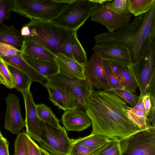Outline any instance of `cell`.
I'll use <instances>...</instances> for the list:
<instances>
[{
	"label": "cell",
	"mask_w": 155,
	"mask_h": 155,
	"mask_svg": "<svg viewBox=\"0 0 155 155\" xmlns=\"http://www.w3.org/2000/svg\"><path fill=\"white\" fill-rule=\"evenodd\" d=\"M73 0H13L12 11L31 20L50 21Z\"/></svg>",
	"instance_id": "3"
},
{
	"label": "cell",
	"mask_w": 155,
	"mask_h": 155,
	"mask_svg": "<svg viewBox=\"0 0 155 155\" xmlns=\"http://www.w3.org/2000/svg\"><path fill=\"white\" fill-rule=\"evenodd\" d=\"M155 4L145 13L142 23L128 48L131 64L138 63L155 42Z\"/></svg>",
	"instance_id": "5"
},
{
	"label": "cell",
	"mask_w": 155,
	"mask_h": 155,
	"mask_svg": "<svg viewBox=\"0 0 155 155\" xmlns=\"http://www.w3.org/2000/svg\"><path fill=\"white\" fill-rule=\"evenodd\" d=\"M28 155H41L40 147L26 133Z\"/></svg>",
	"instance_id": "40"
},
{
	"label": "cell",
	"mask_w": 155,
	"mask_h": 155,
	"mask_svg": "<svg viewBox=\"0 0 155 155\" xmlns=\"http://www.w3.org/2000/svg\"><path fill=\"white\" fill-rule=\"evenodd\" d=\"M155 42L147 54L137 63L127 66L140 92L144 96L148 92L150 81L155 75Z\"/></svg>",
	"instance_id": "9"
},
{
	"label": "cell",
	"mask_w": 155,
	"mask_h": 155,
	"mask_svg": "<svg viewBox=\"0 0 155 155\" xmlns=\"http://www.w3.org/2000/svg\"><path fill=\"white\" fill-rule=\"evenodd\" d=\"M25 25L30 31L27 37L35 40L55 55L59 53L65 42L77 32L62 28L50 21L31 20Z\"/></svg>",
	"instance_id": "2"
},
{
	"label": "cell",
	"mask_w": 155,
	"mask_h": 155,
	"mask_svg": "<svg viewBox=\"0 0 155 155\" xmlns=\"http://www.w3.org/2000/svg\"><path fill=\"white\" fill-rule=\"evenodd\" d=\"M145 14L136 17L132 22L115 31L96 35L94 38L97 45L121 46L128 49L142 24Z\"/></svg>",
	"instance_id": "8"
},
{
	"label": "cell",
	"mask_w": 155,
	"mask_h": 155,
	"mask_svg": "<svg viewBox=\"0 0 155 155\" xmlns=\"http://www.w3.org/2000/svg\"><path fill=\"white\" fill-rule=\"evenodd\" d=\"M111 92L124 99L132 107L135 106L138 100L139 96L135 95L133 92L125 89H113L111 90Z\"/></svg>",
	"instance_id": "35"
},
{
	"label": "cell",
	"mask_w": 155,
	"mask_h": 155,
	"mask_svg": "<svg viewBox=\"0 0 155 155\" xmlns=\"http://www.w3.org/2000/svg\"><path fill=\"white\" fill-rule=\"evenodd\" d=\"M8 65L14 79L15 84V88L21 93L30 89L32 82L30 78L17 68L10 65Z\"/></svg>",
	"instance_id": "25"
},
{
	"label": "cell",
	"mask_w": 155,
	"mask_h": 155,
	"mask_svg": "<svg viewBox=\"0 0 155 155\" xmlns=\"http://www.w3.org/2000/svg\"><path fill=\"white\" fill-rule=\"evenodd\" d=\"M55 61L58 68V74L70 78L85 79L84 66L61 54L55 55Z\"/></svg>",
	"instance_id": "19"
},
{
	"label": "cell",
	"mask_w": 155,
	"mask_h": 155,
	"mask_svg": "<svg viewBox=\"0 0 155 155\" xmlns=\"http://www.w3.org/2000/svg\"><path fill=\"white\" fill-rule=\"evenodd\" d=\"M43 86L48 91L49 99L58 109L65 112L81 106L75 95L65 85L47 80Z\"/></svg>",
	"instance_id": "10"
},
{
	"label": "cell",
	"mask_w": 155,
	"mask_h": 155,
	"mask_svg": "<svg viewBox=\"0 0 155 155\" xmlns=\"http://www.w3.org/2000/svg\"><path fill=\"white\" fill-rule=\"evenodd\" d=\"M59 53L84 66L88 61L86 53L78 39L77 32L73 33L65 42Z\"/></svg>",
	"instance_id": "18"
},
{
	"label": "cell",
	"mask_w": 155,
	"mask_h": 155,
	"mask_svg": "<svg viewBox=\"0 0 155 155\" xmlns=\"http://www.w3.org/2000/svg\"><path fill=\"white\" fill-rule=\"evenodd\" d=\"M24 38L20 32L13 25L9 26L1 24L0 27V42L16 48H21Z\"/></svg>",
	"instance_id": "24"
},
{
	"label": "cell",
	"mask_w": 155,
	"mask_h": 155,
	"mask_svg": "<svg viewBox=\"0 0 155 155\" xmlns=\"http://www.w3.org/2000/svg\"><path fill=\"white\" fill-rule=\"evenodd\" d=\"M112 139L100 134H91L87 136L73 140V142L90 147L99 146Z\"/></svg>",
	"instance_id": "30"
},
{
	"label": "cell",
	"mask_w": 155,
	"mask_h": 155,
	"mask_svg": "<svg viewBox=\"0 0 155 155\" xmlns=\"http://www.w3.org/2000/svg\"><path fill=\"white\" fill-rule=\"evenodd\" d=\"M127 107L113 93L94 91L84 107L91 122V134L120 141L142 130L127 116Z\"/></svg>",
	"instance_id": "1"
},
{
	"label": "cell",
	"mask_w": 155,
	"mask_h": 155,
	"mask_svg": "<svg viewBox=\"0 0 155 155\" xmlns=\"http://www.w3.org/2000/svg\"><path fill=\"white\" fill-rule=\"evenodd\" d=\"M98 4L96 0H73L50 21L65 29L77 31Z\"/></svg>",
	"instance_id": "4"
},
{
	"label": "cell",
	"mask_w": 155,
	"mask_h": 155,
	"mask_svg": "<svg viewBox=\"0 0 155 155\" xmlns=\"http://www.w3.org/2000/svg\"><path fill=\"white\" fill-rule=\"evenodd\" d=\"M13 7V0H0V24L9 18Z\"/></svg>",
	"instance_id": "37"
},
{
	"label": "cell",
	"mask_w": 155,
	"mask_h": 155,
	"mask_svg": "<svg viewBox=\"0 0 155 155\" xmlns=\"http://www.w3.org/2000/svg\"><path fill=\"white\" fill-rule=\"evenodd\" d=\"M143 96L141 94L140 95V96H139L137 104L135 106L132 107L133 108L145 110L143 101Z\"/></svg>",
	"instance_id": "43"
},
{
	"label": "cell",
	"mask_w": 155,
	"mask_h": 155,
	"mask_svg": "<svg viewBox=\"0 0 155 155\" xmlns=\"http://www.w3.org/2000/svg\"><path fill=\"white\" fill-rule=\"evenodd\" d=\"M47 80L64 84L69 88L78 98L80 105L84 108L94 91L92 85L86 78H70L58 74L46 78Z\"/></svg>",
	"instance_id": "13"
},
{
	"label": "cell",
	"mask_w": 155,
	"mask_h": 155,
	"mask_svg": "<svg viewBox=\"0 0 155 155\" xmlns=\"http://www.w3.org/2000/svg\"><path fill=\"white\" fill-rule=\"evenodd\" d=\"M84 72L86 78L93 87L111 92L112 89L104 70L102 58L97 54H93L84 66Z\"/></svg>",
	"instance_id": "12"
},
{
	"label": "cell",
	"mask_w": 155,
	"mask_h": 155,
	"mask_svg": "<svg viewBox=\"0 0 155 155\" xmlns=\"http://www.w3.org/2000/svg\"><path fill=\"white\" fill-rule=\"evenodd\" d=\"M61 120L65 128L68 131L80 132L91 125V121L86 112L79 108L65 111Z\"/></svg>",
	"instance_id": "17"
},
{
	"label": "cell",
	"mask_w": 155,
	"mask_h": 155,
	"mask_svg": "<svg viewBox=\"0 0 155 155\" xmlns=\"http://www.w3.org/2000/svg\"><path fill=\"white\" fill-rule=\"evenodd\" d=\"M100 155H121L119 141L113 140Z\"/></svg>",
	"instance_id": "39"
},
{
	"label": "cell",
	"mask_w": 155,
	"mask_h": 155,
	"mask_svg": "<svg viewBox=\"0 0 155 155\" xmlns=\"http://www.w3.org/2000/svg\"><path fill=\"white\" fill-rule=\"evenodd\" d=\"M25 107L26 132L32 139L39 142L42 133L40 120L38 117L36 104L30 89L22 93Z\"/></svg>",
	"instance_id": "15"
},
{
	"label": "cell",
	"mask_w": 155,
	"mask_h": 155,
	"mask_svg": "<svg viewBox=\"0 0 155 155\" xmlns=\"http://www.w3.org/2000/svg\"><path fill=\"white\" fill-rule=\"evenodd\" d=\"M3 137H4L3 136L2 134V133L1 132V131L0 130V138H3Z\"/></svg>",
	"instance_id": "45"
},
{
	"label": "cell",
	"mask_w": 155,
	"mask_h": 155,
	"mask_svg": "<svg viewBox=\"0 0 155 155\" xmlns=\"http://www.w3.org/2000/svg\"><path fill=\"white\" fill-rule=\"evenodd\" d=\"M9 143L6 139L0 138V155H9Z\"/></svg>",
	"instance_id": "41"
},
{
	"label": "cell",
	"mask_w": 155,
	"mask_h": 155,
	"mask_svg": "<svg viewBox=\"0 0 155 155\" xmlns=\"http://www.w3.org/2000/svg\"><path fill=\"white\" fill-rule=\"evenodd\" d=\"M128 2L129 11L135 17L147 12L155 4V0H128Z\"/></svg>",
	"instance_id": "29"
},
{
	"label": "cell",
	"mask_w": 155,
	"mask_h": 155,
	"mask_svg": "<svg viewBox=\"0 0 155 155\" xmlns=\"http://www.w3.org/2000/svg\"><path fill=\"white\" fill-rule=\"evenodd\" d=\"M128 0H114L108 2L107 8L116 14L122 16L131 14L128 8Z\"/></svg>",
	"instance_id": "33"
},
{
	"label": "cell",
	"mask_w": 155,
	"mask_h": 155,
	"mask_svg": "<svg viewBox=\"0 0 155 155\" xmlns=\"http://www.w3.org/2000/svg\"><path fill=\"white\" fill-rule=\"evenodd\" d=\"M148 92L150 95L151 106L148 120L152 125L155 126V75L150 81Z\"/></svg>",
	"instance_id": "36"
},
{
	"label": "cell",
	"mask_w": 155,
	"mask_h": 155,
	"mask_svg": "<svg viewBox=\"0 0 155 155\" xmlns=\"http://www.w3.org/2000/svg\"><path fill=\"white\" fill-rule=\"evenodd\" d=\"M107 60L125 89L135 92L137 85L127 67L113 61Z\"/></svg>",
	"instance_id": "23"
},
{
	"label": "cell",
	"mask_w": 155,
	"mask_h": 155,
	"mask_svg": "<svg viewBox=\"0 0 155 155\" xmlns=\"http://www.w3.org/2000/svg\"><path fill=\"white\" fill-rule=\"evenodd\" d=\"M41 155H51L46 150L40 147Z\"/></svg>",
	"instance_id": "44"
},
{
	"label": "cell",
	"mask_w": 155,
	"mask_h": 155,
	"mask_svg": "<svg viewBox=\"0 0 155 155\" xmlns=\"http://www.w3.org/2000/svg\"><path fill=\"white\" fill-rule=\"evenodd\" d=\"M121 155H155V126L151 125L119 141Z\"/></svg>",
	"instance_id": "6"
},
{
	"label": "cell",
	"mask_w": 155,
	"mask_h": 155,
	"mask_svg": "<svg viewBox=\"0 0 155 155\" xmlns=\"http://www.w3.org/2000/svg\"><path fill=\"white\" fill-rule=\"evenodd\" d=\"M26 134V132L23 131L17 134L14 142L13 155H28Z\"/></svg>",
	"instance_id": "34"
},
{
	"label": "cell",
	"mask_w": 155,
	"mask_h": 155,
	"mask_svg": "<svg viewBox=\"0 0 155 155\" xmlns=\"http://www.w3.org/2000/svg\"><path fill=\"white\" fill-rule=\"evenodd\" d=\"M2 58L7 65L17 68L28 75L32 82H37L43 86L47 81L45 77L35 71L22 58L20 54Z\"/></svg>",
	"instance_id": "21"
},
{
	"label": "cell",
	"mask_w": 155,
	"mask_h": 155,
	"mask_svg": "<svg viewBox=\"0 0 155 155\" xmlns=\"http://www.w3.org/2000/svg\"><path fill=\"white\" fill-rule=\"evenodd\" d=\"M36 107L38 115L40 121L57 128L62 127L60 124L58 119L51 109L45 104H36Z\"/></svg>",
	"instance_id": "26"
},
{
	"label": "cell",
	"mask_w": 155,
	"mask_h": 155,
	"mask_svg": "<svg viewBox=\"0 0 155 155\" xmlns=\"http://www.w3.org/2000/svg\"><path fill=\"white\" fill-rule=\"evenodd\" d=\"M21 54L34 58L55 61V55L35 40L30 37L24 38Z\"/></svg>",
	"instance_id": "20"
},
{
	"label": "cell",
	"mask_w": 155,
	"mask_h": 155,
	"mask_svg": "<svg viewBox=\"0 0 155 155\" xmlns=\"http://www.w3.org/2000/svg\"><path fill=\"white\" fill-rule=\"evenodd\" d=\"M112 140L111 139L99 146L93 147H88L73 142L69 155H100Z\"/></svg>",
	"instance_id": "27"
},
{
	"label": "cell",
	"mask_w": 155,
	"mask_h": 155,
	"mask_svg": "<svg viewBox=\"0 0 155 155\" xmlns=\"http://www.w3.org/2000/svg\"><path fill=\"white\" fill-rule=\"evenodd\" d=\"M22 58L33 69L47 78L58 74V68L55 61L34 58L20 54Z\"/></svg>",
	"instance_id": "22"
},
{
	"label": "cell",
	"mask_w": 155,
	"mask_h": 155,
	"mask_svg": "<svg viewBox=\"0 0 155 155\" xmlns=\"http://www.w3.org/2000/svg\"><path fill=\"white\" fill-rule=\"evenodd\" d=\"M0 84H3L9 89L14 88L15 86L14 79L8 65L0 56Z\"/></svg>",
	"instance_id": "31"
},
{
	"label": "cell",
	"mask_w": 155,
	"mask_h": 155,
	"mask_svg": "<svg viewBox=\"0 0 155 155\" xmlns=\"http://www.w3.org/2000/svg\"><path fill=\"white\" fill-rule=\"evenodd\" d=\"M111 0L98 4L94 9L90 17L91 20L105 26L109 33L117 31L129 23L132 16L131 14L120 15L108 9L107 5Z\"/></svg>",
	"instance_id": "11"
},
{
	"label": "cell",
	"mask_w": 155,
	"mask_h": 155,
	"mask_svg": "<svg viewBox=\"0 0 155 155\" xmlns=\"http://www.w3.org/2000/svg\"><path fill=\"white\" fill-rule=\"evenodd\" d=\"M102 63L104 72L112 90L125 89L119 81L107 60L102 59Z\"/></svg>",
	"instance_id": "32"
},
{
	"label": "cell",
	"mask_w": 155,
	"mask_h": 155,
	"mask_svg": "<svg viewBox=\"0 0 155 155\" xmlns=\"http://www.w3.org/2000/svg\"><path fill=\"white\" fill-rule=\"evenodd\" d=\"M21 54V51L16 48L0 42V56L9 57Z\"/></svg>",
	"instance_id": "38"
},
{
	"label": "cell",
	"mask_w": 155,
	"mask_h": 155,
	"mask_svg": "<svg viewBox=\"0 0 155 155\" xmlns=\"http://www.w3.org/2000/svg\"><path fill=\"white\" fill-rule=\"evenodd\" d=\"M143 101L146 114L148 117L150 114L151 107L150 95L148 92L144 95Z\"/></svg>",
	"instance_id": "42"
},
{
	"label": "cell",
	"mask_w": 155,
	"mask_h": 155,
	"mask_svg": "<svg viewBox=\"0 0 155 155\" xmlns=\"http://www.w3.org/2000/svg\"><path fill=\"white\" fill-rule=\"evenodd\" d=\"M42 133L38 142L51 155H69L73 144L64 127L57 128L40 121Z\"/></svg>",
	"instance_id": "7"
},
{
	"label": "cell",
	"mask_w": 155,
	"mask_h": 155,
	"mask_svg": "<svg viewBox=\"0 0 155 155\" xmlns=\"http://www.w3.org/2000/svg\"><path fill=\"white\" fill-rule=\"evenodd\" d=\"M5 101L4 128L12 134H18L25 127V120L21 114L19 98L10 93L7 95Z\"/></svg>",
	"instance_id": "14"
},
{
	"label": "cell",
	"mask_w": 155,
	"mask_h": 155,
	"mask_svg": "<svg viewBox=\"0 0 155 155\" xmlns=\"http://www.w3.org/2000/svg\"><path fill=\"white\" fill-rule=\"evenodd\" d=\"M126 114L128 117L141 129L151 125L144 110L135 109L128 106Z\"/></svg>",
	"instance_id": "28"
},
{
	"label": "cell",
	"mask_w": 155,
	"mask_h": 155,
	"mask_svg": "<svg viewBox=\"0 0 155 155\" xmlns=\"http://www.w3.org/2000/svg\"><path fill=\"white\" fill-rule=\"evenodd\" d=\"M92 51L103 59L113 61L127 67L131 64L129 51L125 47L96 44Z\"/></svg>",
	"instance_id": "16"
}]
</instances>
